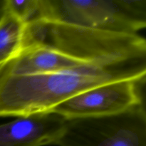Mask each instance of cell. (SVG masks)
Listing matches in <instances>:
<instances>
[{"label": "cell", "instance_id": "cell-4", "mask_svg": "<svg viewBox=\"0 0 146 146\" xmlns=\"http://www.w3.org/2000/svg\"><path fill=\"white\" fill-rule=\"evenodd\" d=\"M57 146H146L143 104L120 113L66 119Z\"/></svg>", "mask_w": 146, "mask_h": 146}, {"label": "cell", "instance_id": "cell-3", "mask_svg": "<svg viewBox=\"0 0 146 146\" xmlns=\"http://www.w3.org/2000/svg\"><path fill=\"white\" fill-rule=\"evenodd\" d=\"M43 19L138 34L146 27V0H42Z\"/></svg>", "mask_w": 146, "mask_h": 146}, {"label": "cell", "instance_id": "cell-5", "mask_svg": "<svg viewBox=\"0 0 146 146\" xmlns=\"http://www.w3.org/2000/svg\"><path fill=\"white\" fill-rule=\"evenodd\" d=\"M145 82L121 81L104 84L66 100L50 112L66 119L120 113L143 104L141 87Z\"/></svg>", "mask_w": 146, "mask_h": 146}, {"label": "cell", "instance_id": "cell-1", "mask_svg": "<svg viewBox=\"0 0 146 146\" xmlns=\"http://www.w3.org/2000/svg\"><path fill=\"white\" fill-rule=\"evenodd\" d=\"M143 56L146 41L138 34L43 19L26 24L21 50L0 65V75L51 74Z\"/></svg>", "mask_w": 146, "mask_h": 146}, {"label": "cell", "instance_id": "cell-9", "mask_svg": "<svg viewBox=\"0 0 146 146\" xmlns=\"http://www.w3.org/2000/svg\"><path fill=\"white\" fill-rule=\"evenodd\" d=\"M5 10V0H0V18Z\"/></svg>", "mask_w": 146, "mask_h": 146}, {"label": "cell", "instance_id": "cell-6", "mask_svg": "<svg viewBox=\"0 0 146 146\" xmlns=\"http://www.w3.org/2000/svg\"><path fill=\"white\" fill-rule=\"evenodd\" d=\"M66 118L52 112L19 117L0 125V146L54 145Z\"/></svg>", "mask_w": 146, "mask_h": 146}, {"label": "cell", "instance_id": "cell-7", "mask_svg": "<svg viewBox=\"0 0 146 146\" xmlns=\"http://www.w3.org/2000/svg\"><path fill=\"white\" fill-rule=\"evenodd\" d=\"M24 27L22 21L5 9L0 18V65L19 54Z\"/></svg>", "mask_w": 146, "mask_h": 146}, {"label": "cell", "instance_id": "cell-8", "mask_svg": "<svg viewBox=\"0 0 146 146\" xmlns=\"http://www.w3.org/2000/svg\"><path fill=\"white\" fill-rule=\"evenodd\" d=\"M5 9L24 24L42 17V0H5Z\"/></svg>", "mask_w": 146, "mask_h": 146}, {"label": "cell", "instance_id": "cell-2", "mask_svg": "<svg viewBox=\"0 0 146 146\" xmlns=\"http://www.w3.org/2000/svg\"><path fill=\"white\" fill-rule=\"evenodd\" d=\"M146 56L51 74L0 75V117L50 112L91 88L121 81H145Z\"/></svg>", "mask_w": 146, "mask_h": 146}]
</instances>
